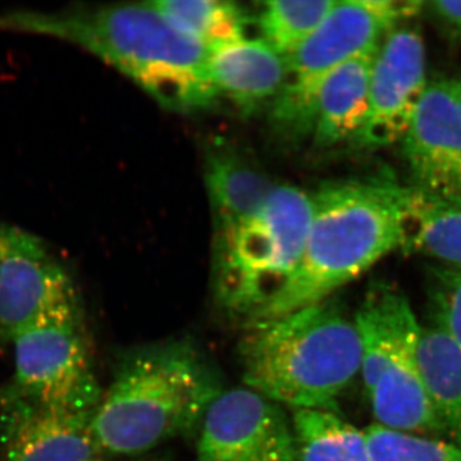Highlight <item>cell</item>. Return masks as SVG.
<instances>
[{
	"instance_id": "1",
	"label": "cell",
	"mask_w": 461,
	"mask_h": 461,
	"mask_svg": "<svg viewBox=\"0 0 461 461\" xmlns=\"http://www.w3.org/2000/svg\"><path fill=\"white\" fill-rule=\"evenodd\" d=\"M0 29L77 45L171 111H198L218 96L209 74V48L173 25L150 2L72 5L50 14L5 12Z\"/></svg>"
},
{
	"instance_id": "2",
	"label": "cell",
	"mask_w": 461,
	"mask_h": 461,
	"mask_svg": "<svg viewBox=\"0 0 461 461\" xmlns=\"http://www.w3.org/2000/svg\"><path fill=\"white\" fill-rule=\"evenodd\" d=\"M312 200L313 215L302 259L284 287L248 323L326 302L402 249V185L382 178L330 182Z\"/></svg>"
},
{
	"instance_id": "3",
	"label": "cell",
	"mask_w": 461,
	"mask_h": 461,
	"mask_svg": "<svg viewBox=\"0 0 461 461\" xmlns=\"http://www.w3.org/2000/svg\"><path fill=\"white\" fill-rule=\"evenodd\" d=\"M222 393L213 366L190 342L136 348L118 364L94 412L96 445L114 455L147 453L199 429Z\"/></svg>"
},
{
	"instance_id": "4",
	"label": "cell",
	"mask_w": 461,
	"mask_h": 461,
	"mask_svg": "<svg viewBox=\"0 0 461 461\" xmlns=\"http://www.w3.org/2000/svg\"><path fill=\"white\" fill-rule=\"evenodd\" d=\"M245 387L293 411H332L360 373L354 320L332 300L247 323L239 344Z\"/></svg>"
},
{
	"instance_id": "5",
	"label": "cell",
	"mask_w": 461,
	"mask_h": 461,
	"mask_svg": "<svg viewBox=\"0 0 461 461\" xmlns=\"http://www.w3.org/2000/svg\"><path fill=\"white\" fill-rule=\"evenodd\" d=\"M354 323L360 373L377 424L412 435H445L421 375V326L405 294L388 282H375Z\"/></svg>"
},
{
	"instance_id": "6",
	"label": "cell",
	"mask_w": 461,
	"mask_h": 461,
	"mask_svg": "<svg viewBox=\"0 0 461 461\" xmlns=\"http://www.w3.org/2000/svg\"><path fill=\"white\" fill-rule=\"evenodd\" d=\"M312 215V195L276 185L256 214L218 233L215 294L227 312L248 323L284 287L304 253Z\"/></svg>"
},
{
	"instance_id": "7",
	"label": "cell",
	"mask_w": 461,
	"mask_h": 461,
	"mask_svg": "<svg viewBox=\"0 0 461 461\" xmlns=\"http://www.w3.org/2000/svg\"><path fill=\"white\" fill-rule=\"evenodd\" d=\"M421 11V2H336L321 25L286 58V77L272 103L276 126L288 135L312 133L324 78L351 58L377 50L388 33Z\"/></svg>"
},
{
	"instance_id": "8",
	"label": "cell",
	"mask_w": 461,
	"mask_h": 461,
	"mask_svg": "<svg viewBox=\"0 0 461 461\" xmlns=\"http://www.w3.org/2000/svg\"><path fill=\"white\" fill-rule=\"evenodd\" d=\"M80 304L39 318L12 339V393L44 405L95 411L102 391L91 369Z\"/></svg>"
},
{
	"instance_id": "9",
	"label": "cell",
	"mask_w": 461,
	"mask_h": 461,
	"mask_svg": "<svg viewBox=\"0 0 461 461\" xmlns=\"http://www.w3.org/2000/svg\"><path fill=\"white\" fill-rule=\"evenodd\" d=\"M199 430L196 461H299L293 420L248 387L223 390Z\"/></svg>"
},
{
	"instance_id": "10",
	"label": "cell",
	"mask_w": 461,
	"mask_h": 461,
	"mask_svg": "<svg viewBox=\"0 0 461 461\" xmlns=\"http://www.w3.org/2000/svg\"><path fill=\"white\" fill-rule=\"evenodd\" d=\"M80 304L69 273L32 233L5 226L0 254V339L11 341L39 318Z\"/></svg>"
},
{
	"instance_id": "11",
	"label": "cell",
	"mask_w": 461,
	"mask_h": 461,
	"mask_svg": "<svg viewBox=\"0 0 461 461\" xmlns=\"http://www.w3.org/2000/svg\"><path fill=\"white\" fill-rule=\"evenodd\" d=\"M427 86L426 48L420 33L411 26L396 27L375 53L368 113L355 142L378 149L402 141Z\"/></svg>"
},
{
	"instance_id": "12",
	"label": "cell",
	"mask_w": 461,
	"mask_h": 461,
	"mask_svg": "<svg viewBox=\"0 0 461 461\" xmlns=\"http://www.w3.org/2000/svg\"><path fill=\"white\" fill-rule=\"evenodd\" d=\"M402 142L411 186L461 200V109L453 80L429 83Z\"/></svg>"
},
{
	"instance_id": "13",
	"label": "cell",
	"mask_w": 461,
	"mask_h": 461,
	"mask_svg": "<svg viewBox=\"0 0 461 461\" xmlns=\"http://www.w3.org/2000/svg\"><path fill=\"white\" fill-rule=\"evenodd\" d=\"M94 412L44 405L9 393L0 417L3 461H94Z\"/></svg>"
},
{
	"instance_id": "14",
	"label": "cell",
	"mask_w": 461,
	"mask_h": 461,
	"mask_svg": "<svg viewBox=\"0 0 461 461\" xmlns=\"http://www.w3.org/2000/svg\"><path fill=\"white\" fill-rule=\"evenodd\" d=\"M286 58L262 38H245L209 50V74L218 96L242 112L273 103L286 77Z\"/></svg>"
},
{
	"instance_id": "15",
	"label": "cell",
	"mask_w": 461,
	"mask_h": 461,
	"mask_svg": "<svg viewBox=\"0 0 461 461\" xmlns=\"http://www.w3.org/2000/svg\"><path fill=\"white\" fill-rule=\"evenodd\" d=\"M377 50L342 63L326 78L315 100L312 133L318 147L353 140L368 113L369 80Z\"/></svg>"
},
{
	"instance_id": "16",
	"label": "cell",
	"mask_w": 461,
	"mask_h": 461,
	"mask_svg": "<svg viewBox=\"0 0 461 461\" xmlns=\"http://www.w3.org/2000/svg\"><path fill=\"white\" fill-rule=\"evenodd\" d=\"M402 250L461 268V200L402 186Z\"/></svg>"
},
{
	"instance_id": "17",
	"label": "cell",
	"mask_w": 461,
	"mask_h": 461,
	"mask_svg": "<svg viewBox=\"0 0 461 461\" xmlns=\"http://www.w3.org/2000/svg\"><path fill=\"white\" fill-rule=\"evenodd\" d=\"M205 176L217 235L256 214L276 186L244 158L230 151H214L209 157Z\"/></svg>"
},
{
	"instance_id": "18",
	"label": "cell",
	"mask_w": 461,
	"mask_h": 461,
	"mask_svg": "<svg viewBox=\"0 0 461 461\" xmlns=\"http://www.w3.org/2000/svg\"><path fill=\"white\" fill-rule=\"evenodd\" d=\"M420 364L445 435L461 447V348L435 324L421 327Z\"/></svg>"
},
{
	"instance_id": "19",
	"label": "cell",
	"mask_w": 461,
	"mask_h": 461,
	"mask_svg": "<svg viewBox=\"0 0 461 461\" xmlns=\"http://www.w3.org/2000/svg\"><path fill=\"white\" fill-rule=\"evenodd\" d=\"M299 461H371L362 429L332 411H293Z\"/></svg>"
},
{
	"instance_id": "20",
	"label": "cell",
	"mask_w": 461,
	"mask_h": 461,
	"mask_svg": "<svg viewBox=\"0 0 461 461\" xmlns=\"http://www.w3.org/2000/svg\"><path fill=\"white\" fill-rule=\"evenodd\" d=\"M163 16L205 47H218L249 36L250 18L236 3L223 0L150 2Z\"/></svg>"
},
{
	"instance_id": "21",
	"label": "cell",
	"mask_w": 461,
	"mask_h": 461,
	"mask_svg": "<svg viewBox=\"0 0 461 461\" xmlns=\"http://www.w3.org/2000/svg\"><path fill=\"white\" fill-rule=\"evenodd\" d=\"M333 0L267 2L259 11V38L287 58L321 25L335 5Z\"/></svg>"
},
{
	"instance_id": "22",
	"label": "cell",
	"mask_w": 461,
	"mask_h": 461,
	"mask_svg": "<svg viewBox=\"0 0 461 461\" xmlns=\"http://www.w3.org/2000/svg\"><path fill=\"white\" fill-rule=\"evenodd\" d=\"M371 461H461V447L433 437L372 424L363 429Z\"/></svg>"
},
{
	"instance_id": "23",
	"label": "cell",
	"mask_w": 461,
	"mask_h": 461,
	"mask_svg": "<svg viewBox=\"0 0 461 461\" xmlns=\"http://www.w3.org/2000/svg\"><path fill=\"white\" fill-rule=\"evenodd\" d=\"M429 299L433 324L461 348V268L432 267Z\"/></svg>"
},
{
	"instance_id": "24",
	"label": "cell",
	"mask_w": 461,
	"mask_h": 461,
	"mask_svg": "<svg viewBox=\"0 0 461 461\" xmlns=\"http://www.w3.org/2000/svg\"><path fill=\"white\" fill-rule=\"evenodd\" d=\"M439 26L445 35L461 41V2L437 0L423 3V11Z\"/></svg>"
},
{
	"instance_id": "25",
	"label": "cell",
	"mask_w": 461,
	"mask_h": 461,
	"mask_svg": "<svg viewBox=\"0 0 461 461\" xmlns=\"http://www.w3.org/2000/svg\"><path fill=\"white\" fill-rule=\"evenodd\" d=\"M453 86L455 91V95H456L457 102H459L460 109H461V81L453 80Z\"/></svg>"
},
{
	"instance_id": "26",
	"label": "cell",
	"mask_w": 461,
	"mask_h": 461,
	"mask_svg": "<svg viewBox=\"0 0 461 461\" xmlns=\"http://www.w3.org/2000/svg\"><path fill=\"white\" fill-rule=\"evenodd\" d=\"M3 230H5V224H0V254L3 249Z\"/></svg>"
},
{
	"instance_id": "27",
	"label": "cell",
	"mask_w": 461,
	"mask_h": 461,
	"mask_svg": "<svg viewBox=\"0 0 461 461\" xmlns=\"http://www.w3.org/2000/svg\"><path fill=\"white\" fill-rule=\"evenodd\" d=\"M94 461H96V460H94Z\"/></svg>"
}]
</instances>
